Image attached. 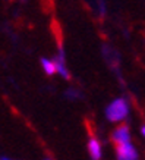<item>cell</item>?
Here are the masks:
<instances>
[{"instance_id":"6da1fadb","label":"cell","mask_w":145,"mask_h":160,"mask_svg":"<svg viewBox=\"0 0 145 160\" xmlns=\"http://www.w3.org/2000/svg\"><path fill=\"white\" fill-rule=\"evenodd\" d=\"M129 113V104L125 98H116L111 102L106 109V118L110 122H120L123 121Z\"/></svg>"},{"instance_id":"8992f818","label":"cell","mask_w":145,"mask_h":160,"mask_svg":"<svg viewBox=\"0 0 145 160\" xmlns=\"http://www.w3.org/2000/svg\"><path fill=\"white\" fill-rule=\"evenodd\" d=\"M66 96H68L70 100H75V98H79V97H81V94H79L76 90H68V91H66Z\"/></svg>"},{"instance_id":"52a82bcc","label":"cell","mask_w":145,"mask_h":160,"mask_svg":"<svg viewBox=\"0 0 145 160\" xmlns=\"http://www.w3.org/2000/svg\"><path fill=\"white\" fill-rule=\"evenodd\" d=\"M141 132H142V135L145 137V126H142V129H141Z\"/></svg>"},{"instance_id":"7a4b0ae2","label":"cell","mask_w":145,"mask_h":160,"mask_svg":"<svg viewBox=\"0 0 145 160\" xmlns=\"http://www.w3.org/2000/svg\"><path fill=\"white\" fill-rule=\"evenodd\" d=\"M116 156L119 160H136L138 159V153H136L135 147L129 142H122L116 144Z\"/></svg>"},{"instance_id":"277c9868","label":"cell","mask_w":145,"mask_h":160,"mask_svg":"<svg viewBox=\"0 0 145 160\" xmlns=\"http://www.w3.org/2000/svg\"><path fill=\"white\" fill-rule=\"evenodd\" d=\"M88 154L92 160H100L101 159V146L97 138L91 137L88 141Z\"/></svg>"},{"instance_id":"3957f363","label":"cell","mask_w":145,"mask_h":160,"mask_svg":"<svg viewBox=\"0 0 145 160\" xmlns=\"http://www.w3.org/2000/svg\"><path fill=\"white\" fill-rule=\"evenodd\" d=\"M111 141L114 144H122V142H129L131 141V131L128 125H120L111 134Z\"/></svg>"},{"instance_id":"5b68a950","label":"cell","mask_w":145,"mask_h":160,"mask_svg":"<svg viewBox=\"0 0 145 160\" xmlns=\"http://www.w3.org/2000/svg\"><path fill=\"white\" fill-rule=\"evenodd\" d=\"M41 66H43L44 72L47 73V75H53V73L57 72V66H56V62H54V60L43 58L41 59Z\"/></svg>"}]
</instances>
